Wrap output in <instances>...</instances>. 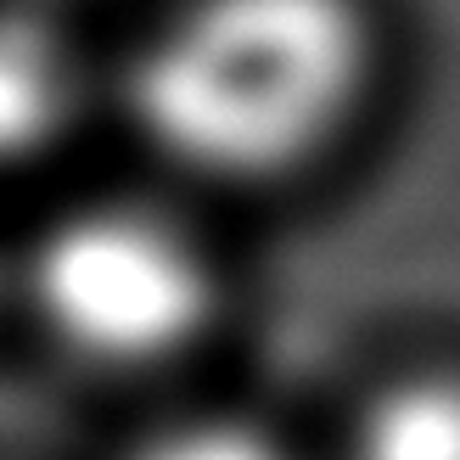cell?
<instances>
[{
	"instance_id": "1",
	"label": "cell",
	"mask_w": 460,
	"mask_h": 460,
	"mask_svg": "<svg viewBox=\"0 0 460 460\" xmlns=\"http://www.w3.org/2000/svg\"><path fill=\"white\" fill-rule=\"evenodd\" d=\"M365 67L354 0H180L124 62V112L164 164L247 186L332 141Z\"/></svg>"
},
{
	"instance_id": "2",
	"label": "cell",
	"mask_w": 460,
	"mask_h": 460,
	"mask_svg": "<svg viewBox=\"0 0 460 460\" xmlns=\"http://www.w3.org/2000/svg\"><path fill=\"white\" fill-rule=\"evenodd\" d=\"M6 292L62 359L141 376L186 359L219 320V264L197 230L146 197H84L45 219Z\"/></svg>"
},
{
	"instance_id": "3",
	"label": "cell",
	"mask_w": 460,
	"mask_h": 460,
	"mask_svg": "<svg viewBox=\"0 0 460 460\" xmlns=\"http://www.w3.org/2000/svg\"><path fill=\"white\" fill-rule=\"evenodd\" d=\"M84 107V67L40 0H0V174L40 164Z\"/></svg>"
},
{
	"instance_id": "4",
	"label": "cell",
	"mask_w": 460,
	"mask_h": 460,
	"mask_svg": "<svg viewBox=\"0 0 460 460\" xmlns=\"http://www.w3.org/2000/svg\"><path fill=\"white\" fill-rule=\"evenodd\" d=\"M342 460H460V376L387 382L354 416Z\"/></svg>"
},
{
	"instance_id": "5",
	"label": "cell",
	"mask_w": 460,
	"mask_h": 460,
	"mask_svg": "<svg viewBox=\"0 0 460 460\" xmlns=\"http://www.w3.org/2000/svg\"><path fill=\"white\" fill-rule=\"evenodd\" d=\"M124 460H297L270 427L230 416V410H197V416H174L141 432Z\"/></svg>"
},
{
	"instance_id": "6",
	"label": "cell",
	"mask_w": 460,
	"mask_h": 460,
	"mask_svg": "<svg viewBox=\"0 0 460 460\" xmlns=\"http://www.w3.org/2000/svg\"><path fill=\"white\" fill-rule=\"evenodd\" d=\"M0 297H6V275H0Z\"/></svg>"
}]
</instances>
